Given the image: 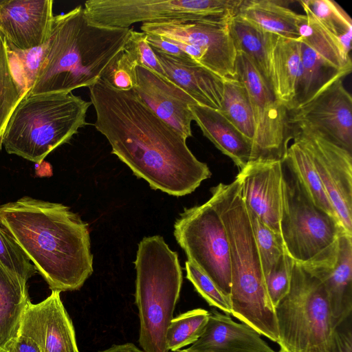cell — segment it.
<instances>
[{"label":"cell","instance_id":"obj_1","mask_svg":"<svg viewBox=\"0 0 352 352\" xmlns=\"http://www.w3.org/2000/svg\"><path fill=\"white\" fill-rule=\"evenodd\" d=\"M96 129L111 153L153 190L184 196L211 172L192 154L186 139L160 119L133 89L120 91L100 79L89 87Z\"/></svg>","mask_w":352,"mask_h":352},{"label":"cell","instance_id":"obj_2","mask_svg":"<svg viewBox=\"0 0 352 352\" xmlns=\"http://www.w3.org/2000/svg\"><path fill=\"white\" fill-rule=\"evenodd\" d=\"M0 223L52 291L78 290L92 274L89 226L69 207L23 196L0 206Z\"/></svg>","mask_w":352,"mask_h":352},{"label":"cell","instance_id":"obj_3","mask_svg":"<svg viewBox=\"0 0 352 352\" xmlns=\"http://www.w3.org/2000/svg\"><path fill=\"white\" fill-rule=\"evenodd\" d=\"M131 30L95 25L81 5L54 16L36 80L27 95L69 94L93 85L124 48Z\"/></svg>","mask_w":352,"mask_h":352},{"label":"cell","instance_id":"obj_4","mask_svg":"<svg viewBox=\"0 0 352 352\" xmlns=\"http://www.w3.org/2000/svg\"><path fill=\"white\" fill-rule=\"evenodd\" d=\"M208 199L223 223L230 248L231 315L278 343L275 308L269 297L250 217L236 176L211 188Z\"/></svg>","mask_w":352,"mask_h":352},{"label":"cell","instance_id":"obj_5","mask_svg":"<svg viewBox=\"0 0 352 352\" xmlns=\"http://www.w3.org/2000/svg\"><path fill=\"white\" fill-rule=\"evenodd\" d=\"M91 104L72 93L26 95L8 119L1 147L9 154L41 162L87 124Z\"/></svg>","mask_w":352,"mask_h":352},{"label":"cell","instance_id":"obj_6","mask_svg":"<svg viewBox=\"0 0 352 352\" xmlns=\"http://www.w3.org/2000/svg\"><path fill=\"white\" fill-rule=\"evenodd\" d=\"M134 264L140 345L144 352H169L166 331L183 282L177 253L160 235L144 237Z\"/></svg>","mask_w":352,"mask_h":352},{"label":"cell","instance_id":"obj_7","mask_svg":"<svg viewBox=\"0 0 352 352\" xmlns=\"http://www.w3.org/2000/svg\"><path fill=\"white\" fill-rule=\"evenodd\" d=\"M280 232L287 254L307 270L332 266L346 232L311 202L284 162Z\"/></svg>","mask_w":352,"mask_h":352},{"label":"cell","instance_id":"obj_8","mask_svg":"<svg viewBox=\"0 0 352 352\" xmlns=\"http://www.w3.org/2000/svg\"><path fill=\"white\" fill-rule=\"evenodd\" d=\"M275 312L280 352H329L335 329L324 287L296 262L289 291Z\"/></svg>","mask_w":352,"mask_h":352},{"label":"cell","instance_id":"obj_9","mask_svg":"<svg viewBox=\"0 0 352 352\" xmlns=\"http://www.w3.org/2000/svg\"><path fill=\"white\" fill-rule=\"evenodd\" d=\"M241 0H88V21L111 28H130L134 23L172 20L228 22L237 14Z\"/></svg>","mask_w":352,"mask_h":352},{"label":"cell","instance_id":"obj_10","mask_svg":"<svg viewBox=\"0 0 352 352\" xmlns=\"http://www.w3.org/2000/svg\"><path fill=\"white\" fill-rule=\"evenodd\" d=\"M174 236L188 261L230 297V248L222 220L209 200L185 208L174 224Z\"/></svg>","mask_w":352,"mask_h":352},{"label":"cell","instance_id":"obj_11","mask_svg":"<svg viewBox=\"0 0 352 352\" xmlns=\"http://www.w3.org/2000/svg\"><path fill=\"white\" fill-rule=\"evenodd\" d=\"M140 29L177 44L194 61L223 79L236 78L237 51L229 21L172 20L142 23Z\"/></svg>","mask_w":352,"mask_h":352},{"label":"cell","instance_id":"obj_12","mask_svg":"<svg viewBox=\"0 0 352 352\" xmlns=\"http://www.w3.org/2000/svg\"><path fill=\"white\" fill-rule=\"evenodd\" d=\"M236 78L248 92L254 120L251 160L285 159L292 139L289 111L274 96L248 58L237 52Z\"/></svg>","mask_w":352,"mask_h":352},{"label":"cell","instance_id":"obj_13","mask_svg":"<svg viewBox=\"0 0 352 352\" xmlns=\"http://www.w3.org/2000/svg\"><path fill=\"white\" fill-rule=\"evenodd\" d=\"M292 138L302 142L343 229L352 234V155L308 129L292 126Z\"/></svg>","mask_w":352,"mask_h":352},{"label":"cell","instance_id":"obj_14","mask_svg":"<svg viewBox=\"0 0 352 352\" xmlns=\"http://www.w3.org/2000/svg\"><path fill=\"white\" fill-rule=\"evenodd\" d=\"M291 126L320 135L352 153V98L338 79L309 102L289 111Z\"/></svg>","mask_w":352,"mask_h":352},{"label":"cell","instance_id":"obj_15","mask_svg":"<svg viewBox=\"0 0 352 352\" xmlns=\"http://www.w3.org/2000/svg\"><path fill=\"white\" fill-rule=\"evenodd\" d=\"M283 175V161L263 159L250 161L237 175L246 208L278 234Z\"/></svg>","mask_w":352,"mask_h":352},{"label":"cell","instance_id":"obj_16","mask_svg":"<svg viewBox=\"0 0 352 352\" xmlns=\"http://www.w3.org/2000/svg\"><path fill=\"white\" fill-rule=\"evenodd\" d=\"M60 294L52 290L37 304L29 300L19 330L33 338L41 352H80L72 321Z\"/></svg>","mask_w":352,"mask_h":352},{"label":"cell","instance_id":"obj_17","mask_svg":"<svg viewBox=\"0 0 352 352\" xmlns=\"http://www.w3.org/2000/svg\"><path fill=\"white\" fill-rule=\"evenodd\" d=\"M52 0H0V31L11 47L26 50L43 45L54 19Z\"/></svg>","mask_w":352,"mask_h":352},{"label":"cell","instance_id":"obj_18","mask_svg":"<svg viewBox=\"0 0 352 352\" xmlns=\"http://www.w3.org/2000/svg\"><path fill=\"white\" fill-rule=\"evenodd\" d=\"M133 89L160 119L186 139L192 136L193 116L190 107L197 103L176 84L137 66Z\"/></svg>","mask_w":352,"mask_h":352},{"label":"cell","instance_id":"obj_19","mask_svg":"<svg viewBox=\"0 0 352 352\" xmlns=\"http://www.w3.org/2000/svg\"><path fill=\"white\" fill-rule=\"evenodd\" d=\"M183 352H276L252 327L234 321L216 309L209 311L199 338Z\"/></svg>","mask_w":352,"mask_h":352},{"label":"cell","instance_id":"obj_20","mask_svg":"<svg viewBox=\"0 0 352 352\" xmlns=\"http://www.w3.org/2000/svg\"><path fill=\"white\" fill-rule=\"evenodd\" d=\"M153 50L169 80L183 89L197 104L220 109L224 79L190 58H179Z\"/></svg>","mask_w":352,"mask_h":352},{"label":"cell","instance_id":"obj_21","mask_svg":"<svg viewBox=\"0 0 352 352\" xmlns=\"http://www.w3.org/2000/svg\"><path fill=\"white\" fill-rule=\"evenodd\" d=\"M307 270L323 283L332 324L336 329L347 319L352 311V234L343 232L340 235L337 257L332 266Z\"/></svg>","mask_w":352,"mask_h":352},{"label":"cell","instance_id":"obj_22","mask_svg":"<svg viewBox=\"0 0 352 352\" xmlns=\"http://www.w3.org/2000/svg\"><path fill=\"white\" fill-rule=\"evenodd\" d=\"M190 109L206 137L219 151L229 157L240 170L251 160L252 142L241 133L219 111L197 104Z\"/></svg>","mask_w":352,"mask_h":352},{"label":"cell","instance_id":"obj_23","mask_svg":"<svg viewBox=\"0 0 352 352\" xmlns=\"http://www.w3.org/2000/svg\"><path fill=\"white\" fill-rule=\"evenodd\" d=\"M272 91L290 111L300 72V42L272 34L270 47Z\"/></svg>","mask_w":352,"mask_h":352},{"label":"cell","instance_id":"obj_24","mask_svg":"<svg viewBox=\"0 0 352 352\" xmlns=\"http://www.w3.org/2000/svg\"><path fill=\"white\" fill-rule=\"evenodd\" d=\"M285 3L276 0H241L236 15L265 32L299 40V28L305 14L293 11Z\"/></svg>","mask_w":352,"mask_h":352},{"label":"cell","instance_id":"obj_25","mask_svg":"<svg viewBox=\"0 0 352 352\" xmlns=\"http://www.w3.org/2000/svg\"><path fill=\"white\" fill-rule=\"evenodd\" d=\"M27 283L0 263V352H7L19 333L30 300Z\"/></svg>","mask_w":352,"mask_h":352},{"label":"cell","instance_id":"obj_26","mask_svg":"<svg viewBox=\"0 0 352 352\" xmlns=\"http://www.w3.org/2000/svg\"><path fill=\"white\" fill-rule=\"evenodd\" d=\"M300 42V72L293 109L309 102L333 82L347 75L328 63L307 44Z\"/></svg>","mask_w":352,"mask_h":352},{"label":"cell","instance_id":"obj_27","mask_svg":"<svg viewBox=\"0 0 352 352\" xmlns=\"http://www.w3.org/2000/svg\"><path fill=\"white\" fill-rule=\"evenodd\" d=\"M229 30L237 52L243 53L272 91L270 47L272 34L265 32L236 14Z\"/></svg>","mask_w":352,"mask_h":352},{"label":"cell","instance_id":"obj_28","mask_svg":"<svg viewBox=\"0 0 352 352\" xmlns=\"http://www.w3.org/2000/svg\"><path fill=\"white\" fill-rule=\"evenodd\" d=\"M292 139L294 142L288 146L283 160L285 165L292 172L311 202L338 221L309 154L298 138Z\"/></svg>","mask_w":352,"mask_h":352},{"label":"cell","instance_id":"obj_29","mask_svg":"<svg viewBox=\"0 0 352 352\" xmlns=\"http://www.w3.org/2000/svg\"><path fill=\"white\" fill-rule=\"evenodd\" d=\"M302 8L305 14L300 25L298 41L310 46L335 68L347 74L351 73L352 63L350 55L339 39L326 30L307 8Z\"/></svg>","mask_w":352,"mask_h":352},{"label":"cell","instance_id":"obj_30","mask_svg":"<svg viewBox=\"0 0 352 352\" xmlns=\"http://www.w3.org/2000/svg\"><path fill=\"white\" fill-rule=\"evenodd\" d=\"M218 111L252 142L255 126L252 104L245 86L237 78L224 80L223 100Z\"/></svg>","mask_w":352,"mask_h":352},{"label":"cell","instance_id":"obj_31","mask_svg":"<svg viewBox=\"0 0 352 352\" xmlns=\"http://www.w3.org/2000/svg\"><path fill=\"white\" fill-rule=\"evenodd\" d=\"M320 23L337 37L349 54L351 50L352 20L344 10L332 0L300 1Z\"/></svg>","mask_w":352,"mask_h":352},{"label":"cell","instance_id":"obj_32","mask_svg":"<svg viewBox=\"0 0 352 352\" xmlns=\"http://www.w3.org/2000/svg\"><path fill=\"white\" fill-rule=\"evenodd\" d=\"M209 317V311L198 308L173 318L166 331V346L170 351H179L192 344L203 333Z\"/></svg>","mask_w":352,"mask_h":352},{"label":"cell","instance_id":"obj_33","mask_svg":"<svg viewBox=\"0 0 352 352\" xmlns=\"http://www.w3.org/2000/svg\"><path fill=\"white\" fill-rule=\"evenodd\" d=\"M45 49V43L26 50L16 49L7 44L12 73L21 91L22 98L30 92L36 80Z\"/></svg>","mask_w":352,"mask_h":352},{"label":"cell","instance_id":"obj_34","mask_svg":"<svg viewBox=\"0 0 352 352\" xmlns=\"http://www.w3.org/2000/svg\"><path fill=\"white\" fill-rule=\"evenodd\" d=\"M21 98V91L12 73L6 40L0 31V150L5 126Z\"/></svg>","mask_w":352,"mask_h":352},{"label":"cell","instance_id":"obj_35","mask_svg":"<svg viewBox=\"0 0 352 352\" xmlns=\"http://www.w3.org/2000/svg\"><path fill=\"white\" fill-rule=\"evenodd\" d=\"M247 210L265 276L287 252L280 234L271 230L252 212Z\"/></svg>","mask_w":352,"mask_h":352},{"label":"cell","instance_id":"obj_36","mask_svg":"<svg viewBox=\"0 0 352 352\" xmlns=\"http://www.w3.org/2000/svg\"><path fill=\"white\" fill-rule=\"evenodd\" d=\"M0 263L8 270L28 281L37 272L14 239L1 223Z\"/></svg>","mask_w":352,"mask_h":352},{"label":"cell","instance_id":"obj_37","mask_svg":"<svg viewBox=\"0 0 352 352\" xmlns=\"http://www.w3.org/2000/svg\"><path fill=\"white\" fill-rule=\"evenodd\" d=\"M137 66L133 56L123 48L111 60L100 79L118 90L132 89L136 82Z\"/></svg>","mask_w":352,"mask_h":352},{"label":"cell","instance_id":"obj_38","mask_svg":"<svg viewBox=\"0 0 352 352\" xmlns=\"http://www.w3.org/2000/svg\"><path fill=\"white\" fill-rule=\"evenodd\" d=\"M186 278L192 283L196 291L210 306L231 314L230 297L226 295L213 280L189 261L185 263Z\"/></svg>","mask_w":352,"mask_h":352},{"label":"cell","instance_id":"obj_39","mask_svg":"<svg viewBox=\"0 0 352 352\" xmlns=\"http://www.w3.org/2000/svg\"><path fill=\"white\" fill-rule=\"evenodd\" d=\"M294 264V260L286 253L265 276L267 291L274 308L289 291Z\"/></svg>","mask_w":352,"mask_h":352},{"label":"cell","instance_id":"obj_40","mask_svg":"<svg viewBox=\"0 0 352 352\" xmlns=\"http://www.w3.org/2000/svg\"><path fill=\"white\" fill-rule=\"evenodd\" d=\"M146 33L132 29L124 48L133 56L138 66L146 68L155 74L167 78L156 55L146 41Z\"/></svg>","mask_w":352,"mask_h":352},{"label":"cell","instance_id":"obj_41","mask_svg":"<svg viewBox=\"0 0 352 352\" xmlns=\"http://www.w3.org/2000/svg\"><path fill=\"white\" fill-rule=\"evenodd\" d=\"M146 34V41L153 49L176 57L190 58L178 45L173 42L157 35L151 34Z\"/></svg>","mask_w":352,"mask_h":352},{"label":"cell","instance_id":"obj_42","mask_svg":"<svg viewBox=\"0 0 352 352\" xmlns=\"http://www.w3.org/2000/svg\"><path fill=\"white\" fill-rule=\"evenodd\" d=\"M329 352H352L351 330H342L340 326L336 328L332 334Z\"/></svg>","mask_w":352,"mask_h":352},{"label":"cell","instance_id":"obj_43","mask_svg":"<svg viewBox=\"0 0 352 352\" xmlns=\"http://www.w3.org/2000/svg\"><path fill=\"white\" fill-rule=\"evenodd\" d=\"M7 352H41L36 341L19 330L17 336L9 346Z\"/></svg>","mask_w":352,"mask_h":352},{"label":"cell","instance_id":"obj_44","mask_svg":"<svg viewBox=\"0 0 352 352\" xmlns=\"http://www.w3.org/2000/svg\"><path fill=\"white\" fill-rule=\"evenodd\" d=\"M98 352H144L134 344L127 342L122 344H113L109 348Z\"/></svg>","mask_w":352,"mask_h":352},{"label":"cell","instance_id":"obj_45","mask_svg":"<svg viewBox=\"0 0 352 352\" xmlns=\"http://www.w3.org/2000/svg\"><path fill=\"white\" fill-rule=\"evenodd\" d=\"M170 352H172V351H170ZM175 352H183V351L182 350H179V351H175Z\"/></svg>","mask_w":352,"mask_h":352}]
</instances>
